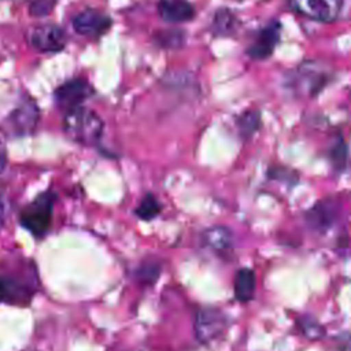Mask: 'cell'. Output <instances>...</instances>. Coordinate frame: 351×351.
<instances>
[{"mask_svg": "<svg viewBox=\"0 0 351 351\" xmlns=\"http://www.w3.org/2000/svg\"><path fill=\"white\" fill-rule=\"evenodd\" d=\"M38 289L34 263L29 262L25 271L0 273V300L12 306H27Z\"/></svg>", "mask_w": 351, "mask_h": 351, "instance_id": "1", "label": "cell"}, {"mask_svg": "<svg viewBox=\"0 0 351 351\" xmlns=\"http://www.w3.org/2000/svg\"><path fill=\"white\" fill-rule=\"evenodd\" d=\"M101 118L89 108L77 107L66 111L63 118V130L75 143L82 145L96 144L103 133Z\"/></svg>", "mask_w": 351, "mask_h": 351, "instance_id": "2", "label": "cell"}, {"mask_svg": "<svg viewBox=\"0 0 351 351\" xmlns=\"http://www.w3.org/2000/svg\"><path fill=\"white\" fill-rule=\"evenodd\" d=\"M56 193L53 191H45L37 195L27 206H25L19 214V223L36 239H43L52 223L53 204Z\"/></svg>", "mask_w": 351, "mask_h": 351, "instance_id": "3", "label": "cell"}, {"mask_svg": "<svg viewBox=\"0 0 351 351\" xmlns=\"http://www.w3.org/2000/svg\"><path fill=\"white\" fill-rule=\"evenodd\" d=\"M229 325V318L218 307H202L195 314L193 330L200 343L213 341L223 335Z\"/></svg>", "mask_w": 351, "mask_h": 351, "instance_id": "4", "label": "cell"}, {"mask_svg": "<svg viewBox=\"0 0 351 351\" xmlns=\"http://www.w3.org/2000/svg\"><path fill=\"white\" fill-rule=\"evenodd\" d=\"M38 121V108L34 100H23L3 122V129L10 136H26L30 134Z\"/></svg>", "mask_w": 351, "mask_h": 351, "instance_id": "5", "label": "cell"}, {"mask_svg": "<svg viewBox=\"0 0 351 351\" xmlns=\"http://www.w3.org/2000/svg\"><path fill=\"white\" fill-rule=\"evenodd\" d=\"M93 95L92 85L84 78H71L64 81L53 90L55 101L66 111L81 107V104Z\"/></svg>", "mask_w": 351, "mask_h": 351, "instance_id": "6", "label": "cell"}, {"mask_svg": "<svg viewBox=\"0 0 351 351\" xmlns=\"http://www.w3.org/2000/svg\"><path fill=\"white\" fill-rule=\"evenodd\" d=\"M289 7L308 19L333 22L341 10V0H289Z\"/></svg>", "mask_w": 351, "mask_h": 351, "instance_id": "7", "label": "cell"}, {"mask_svg": "<svg viewBox=\"0 0 351 351\" xmlns=\"http://www.w3.org/2000/svg\"><path fill=\"white\" fill-rule=\"evenodd\" d=\"M29 44L40 52H60L66 45V33L53 23L32 27L27 33Z\"/></svg>", "mask_w": 351, "mask_h": 351, "instance_id": "8", "label": "cell"}, {"mask_svg": "<svg viewBox=\"0 0 351 351\" xmlns=\"http://www.w3.org/2000/svg\"><path fill=\"white\" fill-rule=\"evenodd\" d=\"M112 19L93 8H86L78 12L73 19L74 30L88 38H99L110 30Z\"/></svg>", "mask_w": 351, "mask_h": 351, "instance_id": "9", "label": "cell"}, {"mask_svg": "<svg viewBox=\"0 0 351 351\" xmlns=\"http://www.w3.org/2000/svg\"><path fill=\"white\" fill-rule=\"evenodd\" d=\"M281 23L278 21L269 22L263 29H261L254 40V43L247 48L250 58L256 60H263L269 58L280 41Z\"/></svg>", "mask_w": 351, "mask_h": 351, "instance_id": "10", "label": "cell"}, {"mask_svg": "<svg viewBox=\"0 0 351 351\" xmlns=\"http://www.w3.org/2000/svg\"><path fill=\"white\" fill-rule=\"evenodd\" d=\"M158 12L169 23L188 22L195 16V8L189 0H159Z\"/></svg>", "mask_w": 351, "mask_h": 351, "instance_id": "11", "label": "cell"}, {"mask_svg": "<svg viewBox=\"0 0 351 351\" xmlns=\"http://www.w3.org/2000/svg\"><path fill=\"white\" fill-rule=\"evenodd\" d=\"M202 243L213 252L218 255H225L233 248V233L226 226H211L203 230Z\"/></svg>", "mask_w": 351, "mask_h": 351, "instance_id": "12", "label": "cell"}, {"mask_svg": "<svg viewBox=\"0 0 351 351\" xmlns=\"http://www.w3.org/2000/svg\"><path fill=\"white\" fill-rule=\"evenodd\" d=\"M337 218V207L333 202H319L306 214V221L313 230L326 232Z\"/></svg>", "mask_w": 351, "mask_h": 351, "instance_id": "13", "label": "cell"}, {"mask_svg": "<svg viewBox=\"0 0 351 351\" xmlns=\"http://www.w3.org/2000/svg\"><path fill=\"white\" fill-rule=\"evenodd\" d=\"M328 80H329L328 71L322 69H317L315 64L310 63V64L300 66V69L296 73L295 84L302 86V89H307L310 95H315L325 86Z\"/></svg>", "mask_w": 351, "mask_h": 351, "instance_id": "14", "label": "cell"}, {"mask_svg": "<svg viewBox=\"0 0 351 351\" xmlns=\"http://www.w3.org/2000/svg\"><path fill=\"white\" fill-rule=\"evenodd\" d=\"M256 288V277L252 269L250 267H241L234 274V282H233V293L234 299H237L241 303L250 302L254 298Z\"/></svg>", "mask_w": 351, "mask_h": 351, "instance_id": "15", "label": "cell"}, {"mask_svg": "<svg viewBox=\"0 0 351 351\" xmlns=\"http://www.w3.org/2000/svg\"><path fill=\"white\" fill-rule=\"evenodd\" d=\"M237 27H239V19L230 10L219 8L214 12L210 29L215 37L233 36Z\"/></svg>", "mask_w": 351, "mask_h": 351, "instance_id": "16", "label": "cell"}, {"mask_svg": "<svg viewBox=\"0 0 351 351\" xmlns=\"http://www.w3.org/2000/svg\"><path fill=\"white\" fill-rule=\"evenodd\" d=\"M154 41L162 48H180L184 45L185 33L180 29H166L159 30L154 34Z\"/></svg>", "mask_w": 351, "mask_h": 351, "instance_id": "17", "label": "cell"}, {"mask_svg": "<svg viewBox=\"0 0 351 351\" xmlns=\"http://www.w3.org/2000/svg\"><path fill=\"white\" fill-rule=\"evenodd\" d=\"M236 123H237L239 133L243 137H250L258 130V128L261 125V115L258 111L250 110V111H245L241 115H239L236 119Z\"/></svg>", "mask_w": 351, "mask_h": 351, "instance_id": "18", "label": "cell"}, {"mask_svg": "<svg viewBox=\"0 0 351 351\" xmlns=\"http://www.w3.org/2000/svg\"><path fill=\"white\" fill-rule=\"evenodd\" d=\"M160 210H162V207H160L159 202L156 200V197L152 193H147L141 199L140 204L136 207L134 214L143 221H151L160 213Z\"/></svg>", "mask_w": 351, "mask_h": 351, "instance_id": "19", "label": "cell"}, {"mask_svg": "<svg viewBox=\"0 0 351 351\" xmlns=\"http://www.w3.org/2000/svg\"><path fill=\"white\" fill-rule=\"evenodd\" d=\"M298 325L300 332L310 340H318L325 335V328L314 318L308 315H302L298 318Z\"/></svg>", "mask_w": 351, "mask_h": 351, "instance_id": "20", "label": "cell"}, {"mask_svg": "<svg viewBox=\"0 0 351 351\" xmlns=\"http://www.w3.org/2000/svg\"><path fill=\"white\" fill-rule=\"evenodd\" d=\"M329 158L333 163V167L337 171H341V169L346 166V162H347V145L341 138H339L330 148Z\"/></svg>", "mask_w": 351, "mask_h": 351, "instance_id": "21", "label": "cell"}, {"mask_svg": "<svg viewBox=\"0 0 351 351\" xmlns=\"http://www.w3.org/2000/svg\"><path fill=\"white\" fill-rule=\"evenodd\" d=\"M159 273H160V267L158 263H152V262H148V263H143L138 270L136 271L138 280L144 284H152L156 281V278L159 277Z\"/></svg>", "mask_w": 351, "mask_h": 351, "instance_id": "22", "label": "cell"}, {"mask_svg": "<svg viewBox=\"0 0 351 351\" xmlns=\"http://www.w3.org/2000/svg\"><path fill=\"white\" fill-rule=\"evenodd\" d=\"M56 3L58 0H32L29 4V12L36 18L47 16L51 14Z\"/></svg>", "mask_w": 351, "mask_h": 351, "instance_id": "23", "label": "cell"}, {"mask_svg": "<svg viewBox=\"0 0 351 351\" xmlns=\"http://www.w3.org/2000/svg\"><path fill=\"white\" fill-rule=\"evenodd\" d=\"M5 163H7V152H5L4 144L0 141V173L3 171Z\"/></svg>", "mask_w": 351, "mask_h": 351, "instance_id": "24", "label": "cell"}, {"mask_svg": "<svg viewBox=\"0 0 351 351\" xmlns=\"http://www.w3.org/2000/svg\"><path fill=\"white\" fill-rule=\"evenodd\" d=\"M343 351H351V343H347L343 346Z\"/></svg>", "mask_w": 351, "mask_h": 351, "instance_id": "25", "label": "cell"}]
</instances>
